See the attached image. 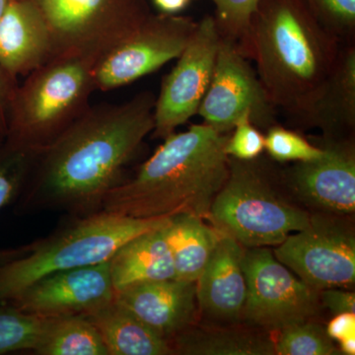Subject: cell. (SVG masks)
<instances>
[{"instance_id": "6da1fadb", "label": "cell", "mask_w": 355, "mask_h": 355, "mask_svg": "<svg viewBox=\"0 0 355 355\" xmlns=\"http://www.w3.org/2000/svg\"><path fill=\"white\" fill-rule=\"evenodd\" d=\"M155 101L153 93L144 91L121 104L90 107L37 153L16 212L85 216L101 211L105 198L127 180L128 165L153 132Z\"/></svg>"}, {"instance_id": "7a4b0ae2", "label": "cell", "mask_w": 355, "mask_h": 355, "mask_svg": "<svg viewBox=\"0 0 355 355\" xmlns=\"http://www.w3.org/2000/svg\"><path fill=\"white\" fill-rule=\"evenodd\" d=\"M228 133L203 123L173 132L137 174L109 191L103 210L132 218L207 219L229 174Z\"/></svg>"}, {"instance_id": "3957f363", "label": "cell", "mask_w": 355, "mask_h": 355, "mask_svg": "<svg viewBox=\"0 0 355 355\" xmlns=\"http://www.w3.org/2000/svg\"><path fill=\"white\" fill-rule=\"evenodd\" d=\"M343 46L305 0H261L252 17L250 58L268 99L292 123L321 93Z\"/></svg>"}, {"instance_id": "277c9868", "label": "cell", "mask_w": 355, "mask_h": 355, "mask_svg": "<svg viewBox=\"0 0 355 355\" xmlns=\"http://www.w3.org/2000/svg\"><path fill=\"white\" fill-rule=\"evenodd\" d=\"M69 217L51 234L28 244L27 253L0 266V304L51 273L110 261L123 244L170 218H132L106 210Z\"/></svg>"}, {"instance_id": "5b68a950", "label": "cell", "mask_w": 355, "mask_h": 355, "mask_svg": "<svg viewBox=\"0 0 355 355\" xmlns=\"http://www.w3.org/2000/svg\"><path fill=\"white\" fill-rule=\"evenodd\" d=\"M94 62L55 57L26 76L11 100L6 141L39 153L90 108Z\"/></svg>"}, {"instance_id": "8992f818", "label": "cell", "mask_w": 355, "mask_h": 355, "mask_svg": "<svg viewBox=\"0 0 355 355\" xmlns=\"http://www.w3.org/2000/svg\"><path fill=\"white\" fill-rule=\"evenodd\" d=\"M270 178L256 159L229 157L227 180L207 217L212 227L244 248L277 246L307 227L310 214L287 202Z\"/></svg>"}, {"instance_id": "52a82bcc", "label": "cell", "mask_w": 355, "mask_h": 355, "mask_svg": "<svg viewBox=\"0 0 355 355\" xmlns=\"http://www.w3.org/2000/svg\"><path fill=\"white\" fill-rule=\"evenodd\" d=\"M53 44V58L94 62L137 31L151 15L147 0H32Z\"/></svg>"}, {"instance_id": "ba28073f", "label": "cell", "mask_w": 355, "mask_h": 355, "mask_svg": "<svg viewBox=\"0 0 355 355\" xmlns=\"http://www.w3.org/2000/svg\"><path fill=\"white\" fill-rule=\"evenodd\" d=\"M273 254L318 291L354 286L355 234L343 216H311L307 227L289 235Z\"/></svg>"}, {"instance_id": "9c48e42d", "label": "cell", "mask_w": 355, "mask_h": 355, "mask_svg": "<svg viewBox=\"0 0 355 355\" xmlns=\"http://www.w3.org/2000/svg\"><path fill=\"white\" fill-rule=\"evenodd\" d=\"M247 298L243 317L266 331L308 321L319 307V291L295 277L266 247L245 248Z\"/></svg>"}, {"instance_id": "30bf717a", "label": "cell", "mask_w": 355, "mask_h": 355, "mask_svg": "<svg viewBox=\"0 0 355 355\" xmlns=\"http://www.w3.org/2000/svg\"><path fill=\"white\" fill-rule=\"evenodd\" d=\"M197 26L191 17L151 14L137 31L96 62V90L123 87L179 58Z\"/></svg>"}, {"instance_id": "8fae6325", "label": "cell", "mask_w": 355, "mask_h": 355, "mask_svg": "<svg viewBox=\"0 0 355 355\" xmlns=\"http://www.w3.org/2000/svg\"><path fill=\"white\" fill-rule=\"evenodd\" d=\"M220 36L214 16H205L164 77L154 107L153 137L164 139L198 114L214 76Z\"/></svg>"}, {"instance_id": "7c38bea8", "label": "cell", "mask_w": 355, "mask_h": 355, "mask_svg": "<svg viewBox=\"0 0 355 355\" xmlns=\"http://www.w3.org/2000/svg\"><path fill=\"white\" fill-rule=\"evenodd\" d=\"M277 111L248 58L220 38L214 76L198 112L203 123L228 133L249 113L257 128H268L275 125Z\"/></svg>"}, {"instance_id": "4fadbf2b", "label": "cell", "mask_w": 355, "mask_h": 355, "mask_svg": "<svg viewBox=\"0 0 355 355\" xmlns=\"http://www.w3.org/2000/svg\"><path fill=\"white\" fill-rule=\"evenodd\" d=\"M114 296L108 261L51 273L7 303L41 318L86 316L108 304Z\"/></svg>"}, {"instance_id": "5bb4252c", "label": "cell", "mask_w": 355, "mask_h": 355, "mask_svg": "<svg viewBox=\"0 0 355 355\" xmlns=\"http://www.w3.org/2000/svg\"><path fill=\"white\" fill-rule=\"evenodd\" d=\"M324 154L296 162L284 180L298 198L323 214L352 216L355 211V149L352 137H324Z\"/></svg>"}, {"instance_id": "9a60e30c", "label": "cell", "mask_w": 355, "mask_h": 355, "mask_svg": "<svg viewBox=\"0 0 355 355\" xmlns=\"http://www.w3.org/2000/svg\"><path fill=\"white\" fill-rule=\"evenodd\" d=\"M116 300L169 343L193 326L197 318L196 282L176 279L146 282L116 292Z\"/></svg>"}, {"instance_id": "2e32d148", "label": "cell", "mask_w": 355, "mask_h": 355, "mask_svg": "<svg viewBox=\"0 0 355 355\" xmlns=\"http://www.w3.org/2000/svg\"><path fill=\"white\" fill-rule=\"evenodd\" d=\"M244 252L240 243L220 234L211 258L196 282L198 307L207 316L225 322L243 317L247 298Z\"/></svg>"}, {"instance_id": "e0dca14e", "label": "cell", "mask_w": 355, "mask_h": 355, "mask_svg": "<svg viewBox=\"0 0 355 355\" xmlns=\"http://www.w3.org/2000/svg\"><path fill=\"white\" fill-rule=\"evenodd\" d=\"M53 58L50 30L32 0H11L0 17V67L17 79Z\"/></svg>"}, {"instance_id": "ac0fdd59", "label": "cell", "mask_w": 355, "mask_h": 355, "mask_svg": "<svg viewBox=\"0 0 355 355\" xmlns=\"http://www.w3.org/2000/svg\"><path fill=\"white\" fill-rule=\"evenodd\" d=\"M293 123L320 128L324 137H352L355 128V44H343L321 93Z\"/></svg>"}, {"instance_id": "d6986e66", "label": "cell", "mask_w": 355, "mask_h": 355, "mask_svg": "<svg viewBox=\"0 0 355 355\" xmlns=\"http://www.w3.org/2000/svg\"><path fill=\"white\" fill-rule=\"evenodd\" d=\"M161 229L132 238L110 259L114 291L176 277L171 251Z\"/></svg>"}, {"instance_id": "ffe728a7", "label": "cell", "mask_w": 355, "mask_h": 355, "mask_svg": "<svg viewBox=\"0 0 355 355\" xmlns=\"http://www.w3.org/2000/svg\"><path fill=\"white\" fill-rule=\"evenodd\" d=\"M101 336L108 355H170L171 345L114 299L86 315Z\"/></svg>"}, {"instance_id": "44dd1931", "label": "cell", "mask_w": 355, "mask_h": 355, "mask_svg": "<svg viewBox=\"0 0 355 355\" xmlns=\"http://www.w3.org/2000/svg\"><path fill=\"white\" fill-rule=\"evenodd\" d=\"M161 230L171 251L175 279L197 282L211 258L220 233L200 217L191 214L170 217Z\"/></svg>"}, {"instance_id": "7402d4cb", "label": "cell", "mask_w": 355, "mask_h": 355, "mask_svg": "<svg viewBox=\"0 0 355 355\" xmlns=\"http://www.w3.org/2000/svg\"><path fill=\"white\" fill-rule=\"evenodd\" d=\"M170 345L174 354L275 355L272 338L239 329H200L193 324Z\"/></svg>"}, {"instance_id": "603a6c76", "label": "cell", "mask_w": 355, "mask_h": 355, "mask_svg": "<svg viewBox=\"0 0 355 355\" xmlns=\"http://www.w3.org/2000/svg\"><path fill=\"white\" fill-rule=\"evenodd\" d=\"M33 354L108 355L101 336L84 315L44 318L43 329Z\"/></svg>"}, {"instance_id": "cb8c5ba5", "label": "cell", "mask_w": 355, "mask_h": 355, "mask_svg": "<svg viewBox=\"0 0 355 355\" xmlns=\"http://www.w3.org/2000/svg\"><path fill=\"white\" fill-rule=\"evenodd\" d=\"M37 153L6 140L0 144V211L17 202L29 178ZM27 252V245L13 249H0V266L19 258Z\"/></svg>"}, {"instance_id": "d4e9b609", "label": "cell", "mask_w": 355, "mask_h": 355, "mask_svg": "<svg viewBox=\"0 0 355 355\" xmlns=\"http://www.w3.org/2000/svg\"><path fill=\"white\" fill-rule=\"evenodd\" d=\"M216 7L217 30L222 40L234 44L250 58V30L252 17L261 0H210Z\"/></svg>"}, {"instance_id": "484cf974", "label": "cell", "mask_w": 355, "mask_h": 355, "mask_svg": "<svg viewBox=\"0 0 355 355\" xmlns=\"http://www.w3.org/2000/svg\"><path fill=\"white\" fill-rule=\"evenodd\" d=\"M44 318L26 314L9 303L0 304V355L34 352Z\"/></svg>"}, {"instance_id": "4316f807", "label": "cell", "mask_w": 355, "mask_h": 355, "mask_svg": "<svg viewBox=\"0 0 355 355\" xmlns=\"http://www.w3.org/2000/svg\"><path fill=\"white\" fill-rule=\"evenodd\" d=\"M275 355H335L338 349L323 327L305 321L279 331Z\"/></svg>"}, {"instance_id": "83f0119b", "label": "cell", "mask_w": 355, "mask_h": 355, "mask_svg": "<svg viewBox=\"0 0 355 355\" xmlns=\"http://www.w3.org/2000/svg\"><path fill=\"white\" fill-rule=\"evenodd\" d=\"M265 139L268 155L279 162H306L324 154L321 146H313L302 135L282 125L268 128Z\"/></svg>"}, {"instance_id": "f1b7e54d", "label": "cell", "mask_w": 355, "mask_h": 355, "mask_svg": "<svg viewBox=\"0 0 355 355\" xmlns=\"http://www.w3.org/2000/svg\"><path fill=\"white\" fill-rule=\"evenodd\" d=\"M324 28L343 44H355V0H305Z\"/></svg>"}, {"instance_id": "f546056e", "label": "cell", "mask_w": 355, "mask_h": 355, "mask_svg": "<svg viewBox=\"0 0 355 355\" xmlns=\"http://www.w3.org/2000/svg\"><path fill=\"white\" fill-rule=\"evenodd\" d=\"M228 137L225 153L229 157L250 161L257 159L266 147L265 135L252 123L249 113L243 114Z\"/></svg>"}, {"instance_id": "4dcf8cb0", "label": "cell", "mask_w": 355, "mask_h": 355, "mask_svg": "<svg viewBox=\"0 0 355 355\" xmlns=\"http://www.w3.org/2000/svg\"><path fill=\"white\" fill-rule=\"evenodd\" d=\"M17 79L13 78L0 67V140L3 141L8 128V114L11 100L17 87Z\"/></svg>"}, {"instance_id": "1f68e13d", "label": "cell", "mask_w": 355, "mask_h": 355, "mask_svg": "<svg viewBox=\"0 0 355 355\" xmlns=\"http://www.w3.org/2000/svg\"><path fill=\"white\" fill-rule=\"evenodd\" d=\"M322 291V303L333 314L355 313V294L340 288H327Z\"/></svg>"}, {"instance_id": "d6a6232c", "label": "cell", "mask_w": 355, "mask_h": 355, "mask_svg": "<svg viewBox=\"0 0 355 355\" xmlns=\"http://www.w3.org/2000/svg\"><path fill=\"white\" fill-rule=\"evenodd\" d=\"M326 331L331 340L338 342L347 336L355 335V313L336 314L328 324Z\"/></svg>"}, {"instance_id": "836d02e7", "label": "cell", "mask_w": 355, "mask_h": 355, "mask_svg": "<svg viewBox=\"0 0 355 355\" xmlns=\"http://www.w3.org/2000/svg\"><path fill=\"white\" fill-rule=\"evenodd\" d=\"M154 4L165 14H176L188 6L190 0H153Z\"/></svg>"}, {"instance_id": "e575fe53", "label": "cell", "mask_w": 355, "mask_h": 355, "mask_svg": "<svg viewBox=\"0 0 355 355\" xmlns=\"http://www.w3.org/2000/svg\"><path fill=\"white\" fill-rule=\"evenodd\" d=\"M340 352L343 354L354 355L355 354V335L347 336L338 342Z\"/></svg>"}, {"instance_id": "d590c367", "label": "cell", "mask_w": 355, "mask_h": 355, "mask_svg": "<svg viewBox=\"0 0 355 355\" xmlns=\"http://www.w3.org/2000/svg\"><path fill=\"white\" fill-rule=\"evenodd\" d=\"M11 0H0V17H1L2 14L4 13L7 6L10 3Z\"/></svg>"}, {"instance_id": "8d00e7d4", "label": "cell", "mask_w": 355, "mask_h": 355, "mask_svg": "<svg viewBox=\"0 0 355 355\" xmlns=\"http://www.w3.org/2000/svg\"><path fill=\"white\" fill-rule=\"evenodd\" d=\"M1 142H2L1 140H0V144H1Z\"/></svg>"}]
</instances>
